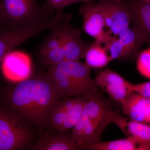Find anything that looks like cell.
<instances>
[{
  "instance_id": "1",
  "label": "cell",
  "mask_w": 150,
  "mask_h": 150,
  "mask_svg": "<svg viewBox=\"0 0 150 150\" xmlns=\"http://www.w3.org/2000/svg\"><path fill=\"white\" fill-rule=\"evenodd\" d=\"M9 110L29 125H46L56 104L64 98L46 77L29 78L8 90Z\"/></svg>"
},
{
  "instance_id": "2",
  "label": "cell",
  "mask_w": 150,
  "mask_h": 150,
  "mask_svg": "<svg viewBox=\"0 0 150 150\" xmlns=\"http://www.w3.org/2000/svg\"><path fill=\"white\" fill-rule=\"evenodd\" d=\"M45 77L64 98L84 96L89 98L99 93L91 75L90 68L80 61L64 60L47 67Z\"/></svg>"
},
{
  "instance_id": "3",
  "label": "cell",
  "mask_w": 150,
  "mask_h": 150,
  "mask_svg": "<svg viewBox=\"0 0 150 150\" xmlns=\"http://www.w3.org/2000/svg\"><path fill=\"white\" fill-rule=\"evenodd\" d=\"M4 27H17L52 18L54 10L36 0H1Z\"/></svg>"
},
{
  "instance_id": "4",
  "label": "cell",
  "mask_w": 150,
  "mask_h": 150,
  "mask_svg": "<svg viewBox=\"0 0 150 150\" xmlns=\"http://www.w3.org/2000/svg\"><path fill=\"white\" fill-rule=\"evenodd\" d=\"M29 126L8 108L0 107V150L27 149L32 139Z\"/></svg>"
},
{
  "instance_id": "5",
  "label": "cell",
  "mask_w": 150,
  "mask_h": 150,
  "mask_svg": "<svg viewBox=\"0 0 150 150\" xmlns=\"http://www.w3.org/2000/svg\"><path fill=\"white\" fill-rule=\"evenodd\" d=\"M61 14L57 13L52 18L43 20L17 27L0 28V64L4 57L22 43L49 30L60 21Z\"/></svg>"
},
{
  "instance_id": "6",
  "label": "cell",
  "mask_w": 150,
  "mask_h": 150,
  "mask_svg": "<svg viewBox=\"0 0 150 150\" xmlns=\"http://www.w3.org/2000/svg\"><path fill=\"white\" fill-rule=\"evenodd\" d=\"M104 18L105 27L115 36L129 28L131 14L126 4L121 0H99L96 4Z\"/></svg>"
},
{
  "instance_id": "7",
  "label": "cell",
  "mask_w": 150,
  "mask_h": 150,
  "mask_svg": "<svg viewBox=\"0 0 150 150\" xmlns=\"http://www.w3.org/2000/svg\"><path fill=\"white\" fill-rule=\"evenodd\" d=\"M94 79L98 88L121 105L134 92L132 83L108 67L100 72Z\"/></svg>"
},
{
  "instance_id": "8",
  "label": "cell",
  "mask_w": 150,
  "mask_h": 150,
  "mask_svg": "<svg viewBox=\"0 0 150 150\" xmlns=\"http://www.w3.org/2000/svg\"><path fill=\"white\" fill-rule=\"evenodd\" d=\"M0 66L4 77L12 82L17 83L30 78L31 74V60L22 51L13 50L9 52Z\"/></svg>"
},
{
  "instance_id": "9",
  "label": "cell",
  "mask_w": 150,
  "mask_h": 150,
  "mask_svg": "<svg viewBox=\"0 0 150 150\" xmlns=\"http://www.w3.org/2000/svg\"><path fill=\"white\" fill-rule=\"evenodd\" d=\"M111 123H114L127 137L139 144L138 150H150V125L133 120L112 111Z\"/></svg>"
},
{
  "instance_id": "10",
  "label": "cell",
  "mask_w": 150,
  "mask_h": 150,
  "mask_svg": "<svg viewBox=\"0 0 150 150\" xmlns=\"http://www.w3.org/2000/svg\"><path fill=\"white\" fill-rule=\"evenodd\" d=\"M79 14L82 17L83 28L86 33L95 40H101L106 33L104 30L105 24L96 4L84 3L80 8Z\"/></svg>"
},
{
  "instance_id": "11",
  "label": "cell",
  "mask_w": 150,
  "mask_h": 150,
  "mask_svg": "<svg viewBox=\"0 0 150 150\" xmlns=\"http://www.w3.org/2000/svg\"><path fill=\"white\" fill-rule=\"evenodd\" d=\"M124 3L131 14L133 28L144 36L146 43L150 44V2L132 0Z\"/></svg>"
},
{
  "instance_id": "12",
  "label": "cell",
  "mask_w": 150,
  "mask_h": 150,
  "mask_svg": "<svg viewBox=\"0 0 150 150\" xmlns=\"http://www.w3.org/2000/svg\"><path fill=\"white\" fill-rule=\"evenodd\" d=\"M121 105L123 114L127 117L150 125V98L134 91Z\"/></svg>"
},
{
  "instance_id": "13",
  "label": "cell",
  "mask_w": 150,
  "mask_h": 150,
  "mask_svg": "<svg viewBox=\"0 0 150 150\" xmlns=\"http://www.w3.org/2000/svg\"><path fill=\"white\" fill-rule=\"evenodd\" d=\"M89 46L82 39L80 31L70 23L65 30L62 43L65 60L79 61L84 57Z\"/></svg>"
},
{
  "instance_id": "14",
  "label": "cell",
  "mask_w": 150,
  "mask_h": 150,
  "mask_svg": "<svg viewBox=\"0 0 150 150\" xmlns=\"http://www.w3.org/2000/svg\"><path fill=\"white\" fill-rule=\"evenodd\" d=\"M31 149L35 150H78L72 139L71 133L67 131L41 137Z\"/></svg>"
},
{
  "instance_id": "15",
  "label": "cell",
  "mask_w": 150,
  "mask_h": 150,
  "mask_svg": "<svg viewBox=\"0 0 150 150\" xmlns=\"http://www.w3.org/2000/svg\"><path fill=\"white\" fill-rule=\"evenodd\" d=\"M84 58L85 63L91 69L104 68L112 61L103 44L96 40L88 47Z\"/></svg>"
},
{
  "instance_id": "16",
  "label": "cell",
  "mask_w": 150,
  "mask_h": 150,
  "mask_svg": "<svg viewBox=\"0 0 150 150\" xmlns=\"http://www.w3.org/2000/svg\"><path fill=\"white\" fill-rule=\"evenodd\" d=\"M71 14L65 13L63 18L53 25L48 30L50 34L44 38L40 49V52L54 48H62L63 38L67 25L71 21Z\"/></svg>"
},
{
  "instance_id": "17",
  "label": "cell",
  "mask_w": 150,
  "mask_h": 150,
  "mask_svg": "<svg viewBox=\"0 0 150 150\" xmlns=\"http://www.w3.org/2000/svg\"><path fill=\"white\" fill-rule=\"evenodd\" d=\"M118 36L124 47L127 60L138 56L141 47L146 43L144 36L134 28L126 29Z\"/></svg>"
},
{
  "instance_id": "18",
  "label": "cell",
  "mask_w": 150,
  "mask_h": 150,
  "mask_svg": "<svg viewBox=\"0 0 150 150\" xmlns=\"http://www.w3.org/2000/svg\"><path fill=\"white\" fill-rule=\"evenodd\" d=\"M77 98L66 97L61 100L53 108L46 124L58 132Z\"/></svg>"
},
{
  "instance_id": "19",
  "label": "cell",
  "mask_w": 150,
  "mask_h": 150,
  "mask_svg": "<svg viewBox=\"0 0 150 150\" xmlns=\"http://www.w3.org/2000/svg\"><path fill=\"white\" fill-rule=\"evenodd\" d=\"M139 144L130 137L108 141L100 142L89 145L85 150H138Z\"/></svg>"
},
{
  "instance_id": "20",
  "label": "cell",
  "mask_w": 150,
  "mask_h": 150,
  "mask_svg": "<svg viewBox=\"0 0 150 150\" xmlns=\"http://www.w3.org/2000/svg\"><path fill=\"white\" fill-rule=\"evenodd\" d=\"M88 99L84 96L77 97L76 100L70 109L58 132L67 131L74 127L79 120Z\"/></svg>"
},
{
  "instance_id": "21",
  "label": "cell",
  "mask_w": 150,
  "mask_h": 150,
  "mask_svg": "<svg viewBox=\"0 0 150 150\" xmlns=\"http://www.w3.org/2000/svg\"><path fill=\"white\" fill-rule=\"evenodd\" d=\"M99 40L107 49L112 61L127 60L125 49L118 37L112 36L111 33L108 31H106L103 38Z\"/></svg>"
},
{
  "instance_id": "22",
  "label": "cell",
  "mask_w": 150,
  "mask_h": 150,
  "mask_svg": "<svg viewBox=\"0 0 150 150\" xmlns=\"http://www.w3.org/2000/svg\"><path fill=\"white\" fill-rule=\"evenodd\" d=\"M40 57L43 64L47 67L58 64L65 60L62 48L40 52Z\"/></svg>"
},
{
  "instance_id": "23",
  "label": "cell",
  "mask_w": 150,
  "mask_h": 150,
  "mask_svg": "<svg viewBox=\"0 0 150 150\" xmlns=\"http://www.w3.org/2000/svg\"><path fill=\"white\" fill-rule=\"evenodd\" d=\"M137 68L140 74L150 79V48L145 49L138 54Z\"/></svg>"
},
{
  "instance_id": "24",
  "label": "cell",
  "mask_w": 150,
  "mask_h": 150,
  "mask_svg": "<svg viewBox=\"0 0 150 150\" xmlns=\"http://www.w3.org/2000/svg\"><path fill=\"white\" fill-rule=\"evenodd\" d=\"M75 3L74 0H46L45 2L46 5L56 12L62 11L66 7Z\"/></svg>"
},
{
  "instance_id": "25",
  "label": "cell",
  "mask_w": 150,
  "mask_h": 150,
  "mask_svg": "<svg viewBox=\"0 0 150 150\" xmlns=\"http://www.w3.org/2000/svg\"><path fill=\"white\" fill-rule=\"evenodd\" d=\"M134 91L142 96L150 98V81L138 84L132 83Z\"/></svg>"
},
{
  "instance_id": "26",
  "label": "cell",
  "mask_w": 150,
  "mask_h": 150,
  "mask_svg": "<svg viewBox=\"0 0 150 150\" xmlns=\"http://www.w3.org/2000/svg\"><path fill=\"white\" fill-rule=\"evenodd\" d=\"M4 27V23L2 15L1 10V0H0V28Z\"/></svg>"
},
{
  "instance_id": "27",
  "label": "cell",
  "mask_w": 150,
  "mask_h": 150,
  "mask_svg": "<svg viewBox=\"0 0 150 150\" xmlns=\"http://www.w3.org/2000/svg\"><path fill=\"white\" fill-rule=\"evenodd\" d=\"M75 3L83 2V3H87L92 2L94 0H74Z\"/></svg>"
},
{
  "instance_id": "28",
  "label": "cell",
  "mask_w": 150,
  "mask_h": 150,
  "mask_svg": "<svg viewBox=\"0 0 150 150\" xmlns=\"http://www.w3.org/2000/svg\"><path fill=\"white\" fill-rule=\"evenodd\" d=\"M144 1H147L150 2V0H144Z\"/></svg>"
}]
</instances>
